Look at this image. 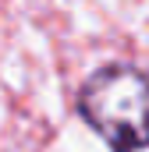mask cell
Returning <instances> with one entry per match:
<instances>
[{
  "label": "cell",
  "instance_id": "obj_1",
  "mask_svg": "<svg viewBox=\"0 0 149 152\" xmlns=\"http://www.w3.org/2000/svg\"><path fill=\"white\" fill-rule=\"evenodd\" d=\"M82 120L110 152H142L149 145V78L128 64H107L82 85Z\"/></svg>",
  "mask_w": 149,
  "mask_h": 152
}]
</instances>
